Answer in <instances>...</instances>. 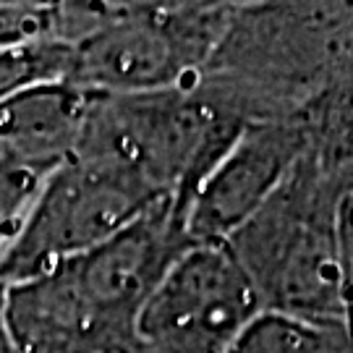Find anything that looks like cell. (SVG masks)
<instances>
[{"label": "cell", "instance_id": "1", "mask_svg": "<svg viewBox=\"0 0 353 353\" xmlns=\"http://www.w3.org/2000/svg\"><path fill=\"white\" fill-rule=\"evenodd\" d=\"M189 243L183 207L163 199L100 246L8 283L16 353H141V306Z\"/></svg>", "mask_w": 353, "mask_h": 353}, {"label": "cell", "instance_id": "8", "mask_svg": "<svg viewBox=\"0 0 353 353\" xmlns=\"http://www.w3.org/2000/svg\"><path fill=\"white\" fill-rule=\"evenodd\" d=\"M102 3H21L0 0V52L61 42L71 45L97 24Z\"/></svg>", "mask_w": 353, "mask_h": 353}, {"label": "cell", "instance_id": "7", "mask_svg": "<svg viewBox=\"0 0 353 353\" xmlns=\"http://www.w3.org/2000/svg\"><path fill=\"white\" fill-rule=\"evenodd\" d=\"M87 92L63 79L39 81L0 100V147L55 170L76 150Z\"/></svg>", "mask_w": 353, "mask_h": 353}, {"label": "cell", "instance_id": "6", "mask_svg": "<svg viewBox=\"0 0 353 353\" xmlns=\"http://www.w3.org/2000/svg\"><path fill=\"white\" fill-rule=\"evenodd\" d=\"M293 170V134L246 123L186 204L191 241L223 243L278 191Z\"/></svg>", "mask_w": 353, "mask_h": 353}, {"label": "cell", "instance_id": "11", "mask_svg": "<svg viewBox=\"0 0 353 353\" xmlns=\"http://www.w3.org/2000/svg\"><path fill=\"white\" fill-rule=\"evenodd\" d=\"M63 65L65 45L61 42H42L0 52V100L39 81L63 79Z\"/></svg>", "mask_w": 353, "mask_h": 353}, {"label": "cell", "instance_id": "3", "mask_svg": "<svg viewBox=\"0 0 353 353\" xmlns=\"http://www.w3.org/2000/svg\"><path fill=\"white\" fill-rule=\"evenodd\" d=\"M293 173V170H290ZM223 241L262 309L343 325V270L335 220L293 176Z\"/></svg>", "mask_w": 353, "mask_h": 353}, {"label": "cell", "instance_id": "9", "mask_svg": "<svg viewBox=\"0 0 353 353\" xmlns=\"http://www.w3.org/2000/svg\"><path fill=\"white\" fill-rule=\"evenodd\" d=\"M225 353H348L343 325L262 309Z\"/></svg>", "mask_w": 353, "mask_h": 353}, {"label": "cell", "instance_id": "4", "mask_svg": "<svg viewBox=\"0 0 353 353\" xmlns=\"http://www.w3.org/2000/svg\"><path fill=\"white\" fill-rule=\"evenodd\" d=\"M160 196L137 173L102 154L71 152L45 178L32 214L11 254L0 265V280L19 283L113 239Z\"/></svg>", "mask_w": 353, "mask_h": 353}, {"label": "cell", "instance_id": "10", "mask_svg": "<svg viewBox=\"0 0 353 353\" xmlns=\"http://www.w3.org/2000/svg\"><path fill=\"white\" fill-rule=\"evenodd\" d=\"M52 170L0 147V265L19 241L39 189Z\"/></svg>", "mask_w": 353, "mask_h": 353}, {"label": "cell", "instance_id": "12", "mask_svg": "<svg viewBox=\"0 0 353 353\" xmlns=\"http://www.w3.org/2000/svg\"><path fill=\"white\" fill-rule=\"evenodd\" d=\"M0 353H16L11 325H8V283L6 280H0Z\"/></svg>", "mask_w": 353, "mask_h": 353}, {"label": "cell", "instance_id": "5", "mask_svg": "<svg viewBox=\"0 0 353 353\" xmlns=\"http://www.w3.org/2000/svg\"><path fill=\"white\" fill-rule=\"evenodd\" d=\"M262 303L225 243L194 241L168 265L137 319L141 353H225Z\"/></svg>", "mask_w": 353, "mask_h": 353}, {"label": "cell", "instance_id": "2", "mask_svg": "<svg viewBox=\"0 0 353 353\" xmlns=\"http://www.w3.org/2000/svg\"><path fill=\"white\" fill-rule=\"evenodd\" d=\"M230 11L214 6H113L65 45L63 81L87 94L191 87L223 39Z\"/></svg>", "mask_w": 353, "mask_h": 353}]
</instances>
